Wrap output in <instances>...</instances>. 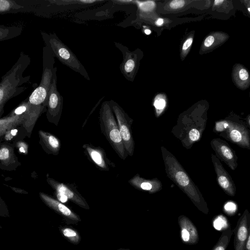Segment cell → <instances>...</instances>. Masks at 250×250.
<instances>
[{
	"label": "cell",
	"instance_id": "cell-1",
	"mask_svg": "<svg viewBox=\"0 0 250 250\" xmlns=\"http://www.w3.org/2000/svg\"><path fill=\"white\" fill-rule=\"evenodd\" d=\"M161 148L168 177L187 194L199 210L207 214V204L199 189L174 156L164 147Z\"/></svg>",
	"mask_w": 250,
	"mask_h": 250
},
{
	"label": "cell",
	"instance_id": "cell-20",
	"mask_svg": "<svg viewBox=\"0 0 250 250\" xmlns=\"http://www.w3.org/2000/svg\"><path fill=\"white\" fill-rule=\"evenodd\" d=\"M39 196L41 200L46 206L57 213L72 220H80L78 216L68 208L49 195L40 192Z\"/></svg>",
	"mask_w": 250,
	"mask_h": 250
},
{
	"label": "cell",
	"instance_id": "cell-31",
	"mask_svg": "<svg viewBox=\"0 0 250 250\" xmlns=\"http://www.w3.org/2000/svg\"><path fill=\"white\" fill-rule=\"evenodd\" d=\"M185 1L183 0H175L171 1L169 6L172 9H178L184 6Z\"/></svg>",
	"mask_w": 250,
	"mask_h": 250
},
{
	"label": "cell",
	"instance_id": "cell-41",
	"mask_svg": "<svg viewBox=\"0 0 250 250\" xmlns=\"http://www.w3.org/2000/svg\"><path fill=\"white\" fill-rule=\"evenodd\" d=\"M248 10H249V12H250V7L248 8Z\"/></svg>",
	"mask_w": 250,
	"mask_h": 250
},
{
	"label": "cell",
	"instance_id": "cell-7",
	"mask_svg": "<svg viewBox=\"0 0 250 250\" xmlns=\"http://www.w3.org/2000/svg\"><path fill=\"white\" fill-rule=\"evenodd\" d=\"M47 6L45 0H0V15L22 13L40 16Z\"/></svg>",
	"mask_w": 250,
	"mask_h": 250
},
{
	"label": "cell",
	"instance_id": "cell-11",
	"mask_svg": "<svg viewBox=\"0 0 250 250\" xmlns=\"http://www.w3.org/2000/svg\"><path fill=\"white\" fill-rule=\"evenodd\" d=\"M115 45L123 54V61L119 68L125 78L130 82L133 81L137 71L138 55L137 51H131L128 48L118 42Z\"/></svg>",
	"mask_w": 250,
	"mask_h": 250
},
{
	"label": "cell",
	"instance_id": "cell-15",
	"mask_svg": "<svg viewBox=\"0 0 250 250\" xmlns=\"http://www.w3.org/2000/svg\"><path fill=\"white\" fill-rule=\"evenodd\" d=\"M211 146L216 153V156L224 162L232 170L237 166V158L235 152L225 141L215 138L210 142Z\"/></svg>",
	"mask_w": 250,
	"mask_h": 250
},
{
	"label": "cell",
	"instance_id": "cell-27",
	"mask_svg": "<svg viewBox=\"0 0 250 250\" xmlns=\"http://www.w3.org/2000/svg\"><path fill=\"white\" fill-rule=\"evenodd\" d=\"M15 146L17 147L20 153L24 155H27L28 154V146L26 142L22 141H18L16 142Z\"/></svg>",
	"mask_w": 250,
	"mask_h": 250
},
{
	"label": "cell",
	"instance_id": "cell-38",
	"mask_svg": "<svg viewBox=\"0 0 250 250\" xmlns=\"http://www.w3.org/2000/svg\"><path fill=\"white\" fill-rule=\"evenodd\" d=\"M164 22L162 19H159L156 21V24L158 25H161Z\"/></svg>",
	"mask_w": 250,
	"mask_h": 250
},
{
	"label": "cell",
	"instance_id": "cell-42",
	"mask_svg": "<svg viewBox=\"0 0 250 250\" xmlns=\"http://www.w3.org/2000/svg\"><path fill=\"white\" fill-rule=\"evenodd\" d=\"M2 227H1V226L0 225V229H1Z\"/></svg>",
	"mask_w": 250,
	"mask_h": 250
},
{
	"label": "cell",
	"instance_id": "cell-26",
	"mask_svg": "<svg viewBox=\"0 0 250 250\" xmlns=\"http://www.w3.org/2000/svg\"><path fill=\"white\" fill-rule=\"evenodd\" d=\"M213 224L214 228L218 230H224L227 229V220L222 215L218 216L214 220Z\"/></svg>",
	"mask_w": 250,
	"mask_h": 250
},
{
	"label": "cell",
	"instance_id": "cell-3",
	"mask_svg": "<svg viewBox=\"0 0 250 250\" xmlns=\"http://www.w3.org/2000/svg\"><path fill=\"white\" fill-rule=\"evenodd\" d=\"M55 57L50 49L44 46L42 49V72L39 85L36 86L27 98L29 105L47 110L49 92L52 82Z\"/></svg>",
	"mask_w": 250,
	"mask_h": 250
},
{
	"label": "cell",
	"instance_id": "cell-18",
	"mask_svg": "<svg viewBox=\"0 0 250 250\" xmlns=\"http://www.w3.org/2000/svg\"><path fill=\"white\" fill-rule=\"evenodd\" d=\"M178 223L183 242L188 245L197 244L199 241L197 229L189 218L181 215L178 218Z\"/></svg>",
	"mask_w": 250,
	"mask_h": 250
},
{
	"label": "cell",
	"instance_id": "cell-24",
	"mask_svg": "<svg viewBox=\"0 0 250 250\" xmlns=\"http://www.w3.org/2000/svg\"><path fill=\"white\" fill-rule=\"evenodd\" d=\"M233 231L230 228L224 230L212 250H226L230 240Z\"/></svg>",
	"mask_w": 250,
	"mask_h": 250
},
{
	"label": "cell",
	"instance_id": "cell-35",
	"mask_svg": "<svg viewBox=\"0 0 250 250\" xmlns=\"http://www.w3.org/2000/svg\"><path fill=\"white\" fill-rule=\"evenodd\" d=\"M193 39L192 38L188 39L184 43L182 48L183 51H186L191 45Z\"/></svg>",
	"mask_w": 250,
	"mask_h": 250
},
{
	"label": "cell",
	"instance_id": "cell-12",
	"mask_svg": "<svg viewBox=\"0 0 250 250\" xmlns=\"http://www.w3.org/2000/svg\"><path fill=\"white\" fill-rule=\"evenodd\" d=\"M83 148L87 159L99 170L107 171L115 167V164L107 157L104 150L101 147L85 144Z\"/></svg>",
	"mask_w": 250,
	"mask_h": 250
},
{
	"label": "cell",
	"instance_id": "cell-22",
	"mask_svg": "<svg viewBox=\"0 0 250 250\" xmlns=\"http://www.w3.org/2000/svg\"><path fill=\"white\" fill-rule=\"evenodd\" d=\"M25 119V116L16 115L11 112L7 116L0 118V138L4 136L10 130L21 126Z\"/></svg>",
	"mask_w": 250,
	"mask_h": 250
},
{
	"label": "cell",
	"instance_id": "cell-17",
	"mask_svg": "<svg viewBox=\"0 0 250 250\" xmlns=\"http://www.w3.org/2000/svg\"><path fill=\"white\" fill-rule=\"evenodd\" d=\"M250 232V214L246 210L240 218L235 229L234 250H245L246 242Z\"/></svg>",
	"mask_w": 250,
	"mask_h": 250
},
{
	"label": "cell",
	"instance_id": "cell-4",
	"mask_svg": "<svg viewBox=\"0 0 250 250\" xmlns=\"http://www.w3.org/2000/svg\"><path fill=\"white\" fill-rule=\"evenodd\" d=\"M99 123L103 134L118 156L125 160L127 156L118 125L109 101L104 102L99 112Z\"/></svg>",
	"mask_w": 250,
	"mask_h": 250
},
{
	"label": "cell",
	"instance_id": "cell-37",
	"mask_svg": "<svg viewBox=\"0 0 250 250\" xmlns=\"http://www.w3.org/2000/svg\"><path fill=\"white\" fill-rule=\"evenodd\" d=\"M57 197L58 199L62 202H65L67 200L65 197L59 194H57Z\"/></svg>",
	"mask_w": 250,
	"mask_h": 250
},
{
	"label": "cell",
	"instance_id": "cell-36",
	"mask_svg": "<svg viewBox=\"0 0 250 250\" xmlns=\"http://www.w3.org/2000/svg\"><path fill=\"white\" fill-rule=\"evenodd\" d=\"M9 187H10L14 192L18 193H21V194H27L28 192L24 190H23L22 189H20L17 188H14L12 187H10L9 186H8Z\"/></svg>",
	"mask_w": 250,
	"mask_h": 250
},
{
	"label": "cell",
	"instance_id": "cell-14",
	"mask_svg": "<svg viewBox=\"0 0 250 250\" xmlns=\"http://www.w3.org/2000/svg\"><path fill=\"white\" fill-rule=\"evenodd\" d=\"M15 145L4 141L0 143V168L6 171L16 170L21 165L15 152Z\"/></svg>",
	"mask_w": 250,
	"mask_h": 250
},
{
	"label": "cell",
	"instance_id": "cell-8",
	"mask_svg": "<svg viewBox=\"0 0 250 250\" xmlns=\"http://www.w3.org/2000/svg\"><path fill=\"white\" fill-rule=\"evenodd\" d=\"M57 70L54 67L47 105L46 118L48 121L57 126L61 119L63 106V97L57 87Z\"/></svg>",
	"mask_w": 250,
	"mask_h": 250
},
{
	"label": "cell",
	"instance_id": "cell-23",
	"mask_svg": "<svg viewBox=\"0 0 250 250\" xmlns=\"http://www.w3.org/2000/svg\"><path fill=\"white\" fill-rule=\"evenodd\" d=\"M22 31L21 26L0 25V42L16 38L21 35Z\"/></svg>",
	"mask_w": 250,
	"mask_h": 250
},
{
	"label": "cell",
	"instance_id": "cell-30",
	"mask_svg": "<svg viewBox=\"0 0 250 250\" xmlns=\"http://www.w3.org/2000/svg\"><path fill=\"white\" fill-rule=\"evenodd\" d=\"M224 208L225 211L229 214V215H230V214H233L235 211L236 206L232 202H228L225 205Z\"/></svg>",
	"mask_w": 250,
	"mask_h": 250
},
{
	"label": "cell",
	"instance_id": "cell-33",
	"mask_svg": "<svg viewBox=\"0 0 250 250\" xmlns=\"http://www.w3.org/2000/svg\"><path fill=\"white\" fill-rule=\"evenodd\" d=\"M214 42V37L210 35L205 39L204 41V45L206 47H209Z\"/></svg>",
	"mask_w": 250,
	"mask_h": 250
},
{
	"label": "cell",
	"instance_id": "cell-28",
	"mask_svg": "<svg viewBox=\"0 0 250 250\" xmlns=\"http://www.w3.org/2000/svg\"><path fill=\"white\" fill-rule=\"evenodd\" d=\"M0 216L9 217L8 207L0 196Z\"/></svg>",
	"mask_w": 250,
	"mask_h": 250
},
{
	"label": "cell",
	"instance_id": "cell-21",
	"mask_svg": "<svg viewBox=\"0 0 250 250\" xmlns=\"http://www.w3.org/2000/svg\"><path fill=\"white\" fill-rule=\"evenodd\" d=\"M128 182L136 189L148 191L150 193H155L162 188L161 181L157 179H146L141 177L138 173L129 179Z\"/></svg>",
	"mask_w": 250,
	"mask_h": 250
},
{
	"label": "cell",
	"instance_id": "cell-9",
	"mask_svg": "<svg viewBox=\"0 0 250 250\" xmlns=\"http://www.w3.org/2000/svg\"><path fill=\"white\" fill-rule=\"evenodd\" d=\"M46 181L56 193L64 196L83 208H89L85 200L73 184L60 182L48 176L47 177Z\"/></svg>",
	"mask_w": 250,
	"mask_h": 250
},
{
	"label": "cell",
	"instance_id": "cell-6",
	"mask_svg": "<svg viewBox=\"0 0 250 250\" xmlns=\"http://www.w3.org/2000/svg\"><path fill=\"white\" fill-rule=\"evenodd\" d=\"M109 102L117 121L120 135L127 154L132 156L135 148V142L132 131L133 120L118 103L113 100Z\"/></svg>",
	"mask_w": 250,
	"mask_h": 250
},
{
	"label": "cell",
	"instance_id": "cell-40",
	"mask_svg": "<svg viewBox=\"0 0 250 250\" xmlns=\"http://www.w3.org/2000/svg\"><path fill=\"white\" fill-rule=\"evenodd\" d=\"M145 33L146 34V35H149L151 33V31L150 30H148V29H146L145 30Z\"/></svg>",
	"mask_w": 250,
	"mask_h": 250
},
{
	"label": "cell",
	"instance_id": "cell-19",
	"mask_svg": "<svg viewBox=\"0 0 250 250\" xmlns=\"http://www.w3.org/2000/svg\"><path fill=\"white\" fill-rule=\"evenodd\" d=\"M39 144L48 154L57 155L61 148L60 140L54 135L42 130L38 131Z\"/></svg>",
	"mask_w": 250,
	"mask_h": 250
},
{
	"label": "cell",
	"instance_id": "cell-34",
	"mask_svg": "<svg viewBox=\"0 0 250 250\" xmlns=\"http://www.w3.org/2000/svg\"><path fill=\"white\" fill-rule=\"evenodd\" d=\"M239 77L241 80L245 81L249 78V73L245 69H242L239 71Z\"/></svg>",
	"mask_w": 250,
	"mask_h": 250
},
{
	"label": "cell",
	"instance_id": "cell-2",
	"mask_svg": "<svg viewBox=\"0 0 250 250\" xmlns=\"http://www.w3.org/2000/svg\"><path fill=\"white\" fill-rule=\"evenodd\" d=\"M31 62L28 55L21 52L12 67L2 76L0 81V118L4 113L5 104L27 89L23 84L29 83L30 76H23V72Z\"/></svg>",
	"mask_w": 250,
	"mask_h": 250
},
{
	"label": "cell",
	"instance_id": "cell-29",
	"mask_svg": "<svg viewBox=\"0 0 250 250\" xmlns=\"http://www.w3.org/2000/svg\"><path fill=\"white\" fill-rule=\"evenodd\" d=\"M189 139L191 141H196L200 138L201 134L199 131L196 128L191 129L188 132Z\"/></svg>",
	"mask_w": 250,
	"mask_h": 250
},
{
	"label": "cell",
	"instance_id": "cell-32",
	"mask_svg": "<svg viewBox=\"0 0 250 250\" xmlns=\"http://www.w3.org/2000/svg\"><path fill=\"white\" fill-rule=\"evenodd\" d=\"M166 104L165 101L163 99L155 100L154 105L157 110L163 109Z\"/></svg>",
	"mask_w": 250,
	"mask_h": 250
},
{
	"label": "cell",
	"instance_id": "cell-13",
	"mask_svg": "<svg viewBox=\"0 0 250 250\" xmlns=\"http://www.w3.org/2000/svg\"><path fill=\"white\" fill-rule=\"evenodd\" d=\"M218 126H223L216 127L217 130L220 131L224 128H228L227 136L233 143L249 148V133L247 128L242 125L231 121H223L218 124Z\"/></svg>",
	"mask_w": 250,
	"mask_h": 250
},
{
	"label": "cell",
	"instance_id": "cell-5",
	"mask_svg": "<svg viewBox=\"0 0 250 250\" xmlns=\"http://www.w3.org/2000/svg\"><path fill=\"white\" fill-rule=\"evenodd\" d=\"M41 34L45 45L50 49L54 57H56L62 64L80 74L86 79L90 80V77L84 66L55 33H47L41 31Z\"/></svg>",
	"mask_w": 250,
	"mask_h": 250
},
{
	"label": "cell",
	"instance_id": "cell-39",
	"mask_svg": "<svg viewBox=\"0 0 250 250\" xmlns=\"http://www.w3.org/2000/svg\"><path fill=\"white\" fill-rule=\"evenodd\" d=\"M223 1H224L223 0H215L214 1V3H215V5H218V4H219L223 2Z\"/></svg>",
	"mask_w": 250,
	"mask_h": 250
},
{
	"label": "cell",
	"instance_id": "cell-25",
	"mask_svg": "<svg viewBox=\"0 0 250 250\" xmlns=\"http://www.w3.org/2000/svg\"><path fill=\"white\" fill-rule=\"evenodd\" d=\"M62 234L64 236L68 238V239L73 242L78 243L80 241V236L77 232L70 228H64L62 229Z\"/></svg>",
	"mask_w": 250,
	"mask_h": 250
},
{
	"label": "cell",
	"instance_id": "cell-10",
	"mask_svg": "<svg viewBox=\"0 0 250 250\" xmlns=\"http://www.w3.org/2000/svg\"><path fill=\"white\" fill-rule=\"evenodd\" d=\"M44 112L41 109L29 105L27 99L22 101L19 106L11 111L12 113L16 115H21L22 113L24 115V121L21 126L25 132L26 135L29 138L31 137L38 119Z\"/></svg>",
	"mask_w": 250,
	"mask_h": 250
},
{
	"label": "cell",
	"instance_id": "cell-16",
	"mask_svg": "<svg viewBox=\"0 0 250 250\" xmlns=\"http://www.w3.org/2000/svg\"><path fill=\"white\" fill-rule=\"evenodd\" d=\"M211 156L219 185L226 194L234 196L236 187L231 176L222 166L218 157L213 154Z\"/></svg>",
	"mask_w": 250,
	"mask_h": 250
}]
</instances>
